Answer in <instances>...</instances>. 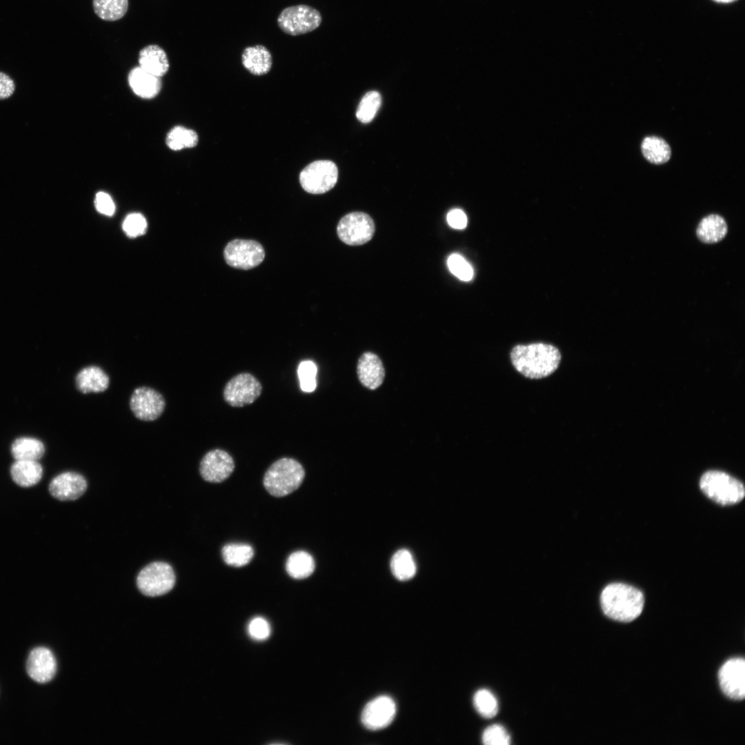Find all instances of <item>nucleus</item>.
Segmentation results:
<instances>
[{
  "instance_id": "0eeeda50",
  "label": "nucleus",
  "mask_w": 745,
  "mask_h": 745,
  "mask_svg": "<svg viewBox=\"0 0 745 745\" xmlns=\"http://www.w3.org/2000/svg\"><path fill=\"white\" fill-rule=\"evenodd\" d=\"M338 169L329 160L315 161L306 166L299 174L302 188L311 194H323L331 190L337 183Z\"/></svg>"
},
{
  "instance_id": "58836bf2",
  "label": "nucleus",
  "mask_w": 745,
  "mask_h": 745,
  "mask_svg": "<svg viewBox=\"0 0 745 745\" xmlns=\"http://www.w3.org/2000/svg\"><path fill=\"white\" fill-rule=\"evenodd\" d=\"M447 221L450 226L455 229H464L467 225V217L460 209H453L447 215Z\"/></svg>"
},
{
  "instance_id": "b1692460",
  "label": "nucleus",
  "mask_w": 745,
  "mask_h": 745,
  "mask_svg": "<svg viewBox=\"0 0 745 745\" xmlns=\"http://www.w3.org/2000/svg\"><path fill=\"white\" fill-rule=\"evenodd\" d=\"M641 150L644 158L651 163L660 165L668 161L671 157L669 144L657 136H647L641 143Z\"/></svg>"
},
{
  "instance_id": "f3484780",
  "label": "nucleus",
  "mask_w": 745,
  "mask_h": 745,
  "mask_svg": "<svg viewBox=\"0 0 745 745\" xmlns=\"http://www.w3.org/2000/svg\"><path fill=\"white\" fill-rule=\"evenodd\" d=\"M357 375L365 387L375 390L381 385L385 377L384 368L379 357L372 352H365L359 359Z\"/></svg>"
},
{
  "instance_id": "9b49d317",
  "label": "nucleus",
  "mask_w": 745,
  "mask_h": 745,
  "mask_svg": "<svg viewBox=\"0 0 745 745\" xmlns=\"http://www.w3.org/2000/svg\"><path fill=\"white\" fill-rule=\"evenodd\" d=\"M166 401L157 390L147 386L137 388L130 399V407L134 415L143 421H153L162 414Z\"/></svg>"
},
{
  "instance_id": "39448f33",
  "label": "nucleus",
  "mask_w": 745,
  "mask_h": 745,
  "mask_svg": "<svg viewBox=\"0 0 745 745\" xmlns=\"http://www.w3.org/2000/svg\"><path fill=\"white\" fill-rule=\"evenodd\" d=\"M322 17L315 8L298 4L284 8L277 17V25L284 33L298 36L312 32L321 23Z\"/></svg>"
},
{
  "instance_id": "7c9ffc66",
  "label": "nucleus",
  "mask_w": 745,
  "mask_h": 745,
  "mask_svg": "<svg viewBox=\"0 0 745 745\" xmlns=\"http://www.w3.org/2000/svg\"><path fill=\"white\" fill-rule=\"evenodd\" d=\"M381 103L380 94L377 91L367 92L361 99L357 112V119L362 123H368L375 117Z\"/></svg>"
},
{
  "instance_id": "c9c22d12",
  "label": "nucleus",
  "mask_w": 745,
  "mask_h": 745,
  "mask_svg": "<svg viewBox=\"0 0 745 745\" xmlns=\"http://www.w3.org/2000/svg\"><path fill=\"white\" fill-rule=\"evenodd\" d=\"M146 226V219L139 213L130 214L123 223V230L128 236L132 237L143 235Z\"/></svg>"
},
{
  "instance_id": "f03ea898",
  "label": "nucleus",
  "mask_w": 745,
  "mask_h": 745,
  "mask_svg": "<svg viewBox=\"0 0 745 745\" xmlns=\"http://www.w3.org/2000/svg\"><path fill=\"white\" fill-rule=\"evenodd\" d=\"M600 602L607 617L621 622H630L641 615L644 597L642 591L632 586L612 583L603 589Z\"/></svg>"
},
{
  "instance_id": "4be33fe9",
  "label": "nucleus",
  "mask_w": 745,
  "mask_h": 745,
  "mask_svg": "<svg viewBox=\"0 0 745 745\" xmlns=\"http://www.w3.org/2000/svg\"><path fill=\"white\" fill-rule=\"evenodd\" d=\"M728 232L725 219L719 215L712 214L704 217L696 229L697 238L705 244H715L722 240Z\"/></svg>"
},
{
  "instance_id": "7ed1b4c3",
  "label": "nucleus",
  "mask_w": 745,
  "mask_h": 745,
  "mask_svg": "<svg viewBox=\"0 0 745 745\" xmlns=\"http://www.w3.org/2000/svg\"><path fill=\"white\" fill-rule=\"evenodd\" d=\"M304 477L305 470L299 461L284 457L275 461L266 470L264 486L272 496L284 497L297 490Z\"/></svg>"
},
{
  "instance_id": "cd10ccee",
  "label": "nucleus",
  "mask_w": 745,
  "mask_h": 745,
  "mask_svg": "<svg viewBox=\"0 0 745 745\" xmlns=\"http://www.w3.org/2000/svg\"><path fill=\"white\" fill-rule=\"evenodd\" d=\"M198 141V135L194 130L182 126H176L171 128L166 137L167 146L175 151L194 148L197 145Z\"/></svg>"
},
{
  "instance_id": "2eb2a0df",
  "label": "nucleus",
  "mask_w": 745,
  "mask_h": 745,
  "mask_svg": "<svg viewBox=\"0 0 745 745\" xmlns=\"http://www.w3.org/2000/svg\"><path fill=\"white\" fill-rule=\"evenodd\" d=\"M87 489L85 477L76 472L67 471L54 477L50 483L52 496L61 501H72L80 497Z\"/></svg>"
},
{
  "instance_id": "e433bc0d",
  "label": "nucleus",
  "mask_w": 745,
  "mask_h": 745,
  "mask_svg": "<svg viewBox=\"0 0 745 745\" xmlns=\"http://www.w3.org/2000/svg\"><path fill=\"white\" fill-rule=\"evenodd\" d=\"M249 635L255 640L266 639L270 634V626L264 617H256L252 619L248 625Z\"/></svg>"
},
{
  "instance_id": "2f4dec72",
  "label": "nucleus",
  "mask_w": 745,
  "mask_h": 745,
  "mask_svg": "<svg viewBox=\"0 0 745 745\" xmlns=\"http://www.w3.org/2000/svg\"><path fill=\"white\" fill-rule=\"evenodd\" d=\"M473 703L477 711L484 717L490 718L497 713V701L488 690L477 691L474 695Z\"/></svg>"
},
{
  "instance_id": "5701e85b",
  "label": "nucleus",
  "mask_w": 745,
  "mask_h": 745,
  "mask_svg": "<svg viewBox=\"0 0 745 745\" xmlns=\"http://www.w3.org/2000/svg\"><path fill=\"white\" fill-rule=\"evenodd\" d=\"M13 481L21 487L37 484L41 479L43 468L38 461L16 460L11 466Z\"/></svg>"
},
{
  "instance_id": "6e6552de",
  "label": "nucleus",
  "mask_w": 745,
  "mask_h": 745,
  "mask_svg": "<svg viewBox=\"0 0 745 745\" xmlns=\"http://www.w3.org/2000/svg\"><path fill=\"white\" fill-rule=\"evenodd\" d=\"M372 219L366 213L353 212L343 217L337 228L339 239L350 246H359L369 241L375 232Z\"/></svg>"
},
{
  "instance_id": "1a4fd4ad",
  "label": "nucleus",
  "mask_w": 745,
  "mask_h": 745,
  "mask_svg": "<svg viewBox=\"0 0 745 745\" xmlns=\"http://www.w3.org/2000/svg\"><path fill=\"white\" fill-rule=\"evenodd\" d=\"M226 262L231 267L242 270L252 269L259 265L265 257L263 246L249 239H234L223 251Z\"/></svg>"
},
{
  "instance_id": "4c0bfd02",
  "label": "nucleus",
  "mask_w": 745,
  "mask_h": 745,
  "mask_svg": "<svg viewBox=\"0 0 745 745\" xmlns=\"http://www.w3.org/2000/svg\"><path fill=\"white\" fill-rule=\"evenodd\" d=\"M95 203L97 210L101 214L110 216L115 212V203L111 197L106 192H97L95 197Z\"/></svg>"
},
{
  "instance_id": "f257e3e1",
  "label": "nucleus",
  "mask_w": 745,
  "mask_h": 745,
  "mask_svg": "<svg viewBox=\"0 0 745 745\" xmlns=\"http://www.w3.org/2000/svg\"><path fill=\"white\" fill-rule=\"evenodd\" d=\"M510 358L517 372L527 378L538 379L557 369L562 355L559 349L551 344L534 343L514 346Z\"/></svg>"
},
{
  "instance_id": "9d476101",
  "label": "nucleus",
  "mask_w": 745,
  "mask_h": 745,
  "mask_svg": "<svg viewBox=\"0 0 745 745\" xmlns=\"http://www.w3.org/2000/svg\"><path fill=\"white\" fill-rule=\"evenodd\" d=\"M262 386L259 381L248 372L238 374L226 384L223 398L233 407H243L252 404L261 395Z\"/></svg>"
},
{
  "instance_id": "4468645a",
  "label": "nucleus",
  "mask_w": 745,
  "mask_h": 745,
  "mask_svg": "<svg viewBox=\"0 0 745 745\" xmlns=\"http://www.w3.org/2000/svg\"><path fill=\"white\" fill-rule=\"evenodd\" d=\"M396 714V704L389 696L381 695L370 701L361 713L363 724L370 730H379L388 726Z\"/></svg>"
},
{
  "instance_id": "aec40b11",
  "label": "nucleus",
  "mask_w": 745,
  "mask_h": 745,
  "mask_svg": "<svg viewBox=\"0 0 745 745\" xmlns=\"http://www.w3.org/2000/svg\"><path fill=\"white\" fill-rule=\"evenodd\" d=\"M241 63L251 74L257 76L264 75L272 68V54L263 45L248 46L242 52Z\"/></svg>"
},
{
  "instance_id": "ea45409f",
  "label": "nucleus",
  "mask_w": 745,
  "mask_h": 745,
  "mask_svg": "<svg viewBox=\"0 0 745 745\" xmlns=\"http://www.w3.org/2000/svg\"><path fill=\"white\" fill-rule=\"evenodd\" d=\"M15 90L14 81L10 76L0 72V99L10 97Z\"/></svg>"
},
{
  "instance_id": "20e7f679",
  "label": "nucleus",
  "mask_w": 745,
  "mask_h": 745,
  "mask_svg": "<svg viewBox=\"0 0 745 745\" xmlns=\"http://www.w3.org/2000/svg\"><path fill=\"white\" fill-rule=\"evenodd\" d=\"M699 486L708 497L724 506L739 503L745 495L744 486L740 481L719 470L705 473L700 479Z\"/></svg>"
},
{
  "instance_id": "473e14b6",
  "label": "nucleus",
  "mask_w": 745,
  "mask_h": 745,
  "mask_svg": "<svg viewBox=\"0 0 745 745\" xmlns=\"http://www.w3.org/2000/svg\"><path fill=\"white\" fill-rule=\"evenodd\" d=\"M317 372L316 364L310 360H306L299 364L297 374L302 391L311 393L315 390Z\"/></svg>"
},
{
  "instance_id": "f8f14e48",
  "label": "nucleus",
  "mask_w": 745,
  "mask_h": 745,
  "mask_svg": "<svg viewBox=\"0 0 745 745\" xmlns=\"http://www.w3.org/2000/svg\"><path fill=\"white\" fill-rule=\"evenodd\" d=\"M722 692L729 698L742 700L745 697V660L736 657L728 660L718 673Z\"/></svg>"
},
{
  "instance_id": "393cba45",
  "label": "nucleus",
  "mask_w": 745,
  "mask_h": 745,
  "mask_svg": "<svg viewBox=\"0 0 745 745\" xmlns=\"http://www.w3.org/2000/svg\"><path fill=\"white\" fill-rule=\"evenodd\" d=\"M11 453L15 460L38 461L44 455L45 447L37 439L21 437L12 443Z\"/></svg>"
},
{
  "instance_id": "72a5a7b5",
  "label": "nucleus",
  "mask_w": 745,
  "mask_h": 745,
  "mask_svg": "<svg viewBox=\"0 0 745 745\" xmlns=\"http://www.w3.org/2000/svg\"><path fill=\"white\" fill-rule=\"evenodd\" d=\"M450 271L461 281H468L473 277V270L466 259L458 254H452L447 260Z\"/></svg>"
},
{
  "instance_id": "6ab92c4d",
  "label": "nucleus",
  "mask_w": 745,
  "mask_h": 745,
  "mask_svg": "<svg viewBox=\"0 0 745 745\" xmlns=\"http://www.w3.org/2000/svg\"><path fill=\"white\" fill-rule=\"evenodd\" d=\"M138 61L139 66L142 69L160 78L168 72L170 68L166 52L157 44L143 47L139 52Z\"/></svg>"
},
{
  "instance_id": "ddd939ff",
  "label": "nucleus",
  "mask_w": 745,
  "mask_h": 745,
  "mask_svg": "<svg viewBox=\"0 0 745 745\" xmlns=\"http://www.w3.org/2000/svg\"><path fill=\"white\" fill-rule=\"evenodd\" d=\"M234 469L235 462L232 457L221 449H214L208 452L202 458L199 466L202 478L212 483H219L226 480Z\"/></svg>"
},
{
  "instance_id": "a211bd4d",
  "label": "nucleus",
  "mask_w": 745,
  "mask_h": 745,
  "mask_svg": "<svg viewBox=\"0 0 745 745\" xmlns=\"http://www.w3.org/2000/svg\"><path fill=\"white\" fill-rule=\"evenodd\" d=\"M128 81L134 93L143 99L155 98L161 89V78L144 70L140 66H136L130 71Z\"/></svg>"
},
{
  "instance_id": "423d86ee",
  "label": "nucleus",
  "mask_w": 745,
  "mask_h": 745,
  "mask_svg": "<svg viewBox=\"0 0 745 745\" xmlns=\"http://www.w3.org/2000/svg\"><path fill=\"white\" fill-rule=\"evenodd\" d=\"M175 579V572L170 564L155 562L141 570L137 577V585L143 595L157 597L171 590Z\"/></svg>"
},
{
  "instance_id": "a878e982",
  "label": "nucleus",
  "mask_w": 745,
  "mask_h": 745,
  "mask_svg": "<svg viewBox=\"0 0 745 745\" xmlns=\"http://www.w3.org/2000/svg\"><path fill=\"white\" fill-rule=\"evenodd\" d=\"M315 561L312 557L305 551H296L288 558L286 568L288 574L297 579L309 577L315 570Z\"/></svg>"
},
{
  "instance_id": "c85d7f7f",
  "label": "nucleus",
  "mask_w": 745,
  "mask_h": 745,
  "mask_svg": "<svg viewBox=\"0 0 745 745\" xmlns=\"http://www.w3.org/2000/svg\"><path fill=\"white\" fill-rule=\"evenodd\" d=\"M221 555L226 564L242 567L252 559L254 550L251 546L246 544H228L223 547Z\"/></svg>"
},
{
  "instance_id": "dca6fc26",
  "label": "nucleus",
  "mask_w": 745,
  "mask_h": 745,
  "mask_svg": "<svg viewBox=\"0 0 745 745\" xmlns=\"http://www.w3.org/2000/svg\"><path fill=\"white\" fill-rule=\"evenodd\" d=\"M26 669L28 675L38 683H46L54 676L57 662L52 651L46 647H37L29 654Z\"/></svg>"
},
{
  "instance_id": "c756f323",
  "label": "nucleus",
  "mask_w": 745,
  "mask_h": 745,
  "mask_svg": "<svg viewBox=\"0 0 745 745\" xmlns=\"http://www.w3.org/2000/svg\"><path fill=\"white\" fill-rule=\"evenodd\" d=\"M390 568L393 575L402 581L411 579L416 573L413 555L406 549L399 550L393 555Z\"/></svg>"
},
{
  "instance_id": "412c9836",
  "label": "nucleus",
  "mask_w": 745,
  "mask_h": 745,
  "mask_svg": "<svg viewBox=\"0 0 745 745\" xmlns=\"http://www.w3.org/2000/svg\"><path fill=\"white\" fill-rule=\"evenodd\" d=\"M110 379L99 366H89L82 368L77 375V388L82 393H101L109 386Z\"/></svg>"
},
{
  "instance_id": "a19ab883",
  "label": "nucleus",
  "mask_w": 745,
  "mask_h": 745,
  "mask_svg": "<svg viewBox=\"0 0 745 745\" xmlns=\"http://www.w3.org/2000/svg\"><path fill=\"white\" fill-rule=\"evenodd\" d=\"M713 1H715L717 3H733V2H734V1H735L737 0H713Z\"/></svg>"
},
{
  "instance_id": "f704fd0d",
  "label": "nucleus",
  "mask_w": 745,
  "mask_h": 745,
  "mask_svg": "<svg viewBox=\"0 0 745 745\" xmlns=\"http://www.w3.org/2000/svg\"><path fill=\"white\" fill-rule=\"evenodd\" d=\"M482 742L486 745H508L510 737L506 730L499 724H493L485 729Z\"/></svg>"
},
{
  "instance_id": "bb28decb",
  "label": "nucleus",
  "mask_w": 745,
  "mask_h": 745,
  "mask_svg": "<svg viewBox=\"0 0 745 745\" xmlns=\"http://www.w3.org/2000/svg\"><path fill=\"white\" fill-rule=\"evenodd\" d=\"M92 8L98 17L106 21L123 18L128 9V0H92Z\"/></svg>"
}]
</instances>
